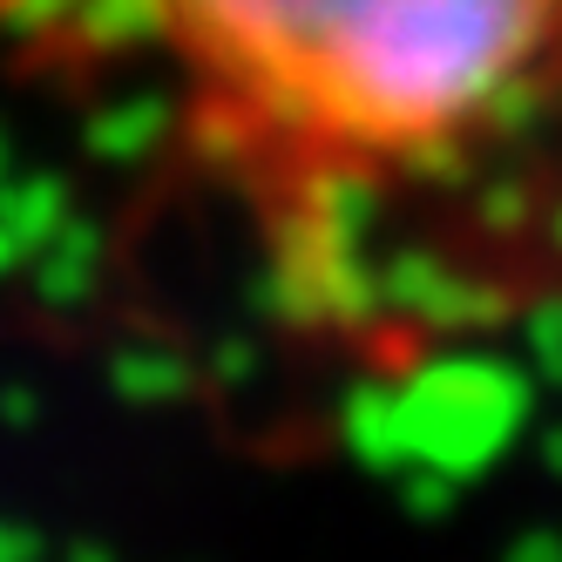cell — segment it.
<instances>
[{
	"label": "cell",
	"mask_w": 562,
	"mask_h": 562,
	"mask_svg": "<svg viewBox=\"0 0 562 562\" xmlns=\"http://www.w3.org/2000/svg\"><path fill=\"white\" fill-rule=\"evenodd\" d=\"M190 156L299 299L380 285L562 123V0H130Z\"/></svg>",
	"instance_id": "6da1fadb"
}]
</instances>
